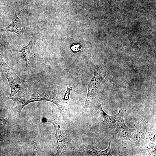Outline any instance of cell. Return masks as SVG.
<instances>
[{"instance_id":"cell-15","label":"cell","mask_w":156,"mask_h":156,"mask_svg":"<svg viewBox=\"0 0 156 156\" xmlns=\"http://www.w3.org/2000/svg\"><path fill=\"white\" fill-rule=\"evenodd\" d=\"M72 87L69 88L68 86L67 87V90L64 96V98L62 99L64 103H68L69 100V96L70 92L72 90Z\"/></svg>"},{"instance_id":"cell-5","label":"cell","mask_w":156,"mask_h":156,"mask_svg":"<svg viewBox=\"0 0 156 156\" xmlns=\"http://www.w3.org/2000/svg\"><path fill=\"white\" fill-rule=\"evenodd\" d=\"M42 101H49L56 104L59 108L61 115H64L66 110L65 107L60 105L57 99L50 93L44 91H38L31 94L30 98L26 99L23 107L31 103Z\"/></svg>"},{"instance_id":"cell-16","label":"cell","mask_w":156,"mask_h":156,"mask_svg":"<svg viewBox=\"0 0 156 156\" xmlns=\"http://www.w3.org/2000/svg\"><path fill=\"white\" fill-rule=\"evenodd\" d=\"M81 47L79 44H73L71 47V49L75 52H77L81 50Z\"/></svg>"},{"instance_id":"cell-8","label":"cell","mask_w":156,"mask_h":156,"mask_svg":"<svg viewBox=\"0 0 156 156\" xmlns=\"http://www.w3.org/2000/svg\"><path fill=\"white\" fill-rule=\"evenodd\" d=\"M18 51L22 54L26 63L25 69V71L31 65V63L35 55L36 48L35 41L33 36H32L29 43Z\"/></svg>"},{"instance_id":"cell-11","label":"cell","mask_w":156,"mask_h":156,"mask_svg":"<svg viewBox=\"0 0 156 156\" xmlns=\"http://www.w3.org/2000/svg\"><path fill=\"white\" fill-rule=\"evenodd\" d=\"M6 122L4 112L0 109V142L5 140L9 135L8 128L6 126Z\"/></svg>"},{"instance_id":"cell-7","label":"cell","mask_w":156,"mask_h":156,"mask_svg":"<svg viewBox=\"0 0 156 156\" xmlns=\"http://www.w3.org/2000/svg\"><path fill=\"white\" fill-rule=\"evenodd\" d=\"M11 8L14 12L15 15V18L14 21L7 27L0 29V31H10L15 33L20 36L23 38L29 36L30 34L26 30L25 24L23 19L18 18L15 10L9 5L3 4Z\"/></svg>"},{"instance_id":"cell-1","label":"cell","mask_w":156,"mask_h":156,"mask_svg":"<svg viewBox=\"0 0 156 156\" xmlns=\"http://www.w3.org/2000/svg\"><path fill=\"white\" fill-rule=\"evenodd\" d=\"M94 75L87 83L88 92L84 106H91L96 103L100 99L105 88L106 68L102 65L94 67Z\"/></svg>"},{"instance_id":"cell-12","label":"cell","mask_w":156,"mask_h":156,"mask_svg":"<svg viewBox=\"0 0 156 156\" xmlns=\"http://www.w3.org/2000/svg\"><path fill=\"white\" fill-rule=\"evenodd\" d=\"M139 149L141 152L145 155H156L155 143H149L148 144H145L143 146L139 147Z\"/></svg>"},{"instance_id":"cell-13","label":"cell","mask_w":156,"mask_h":156,"mask_svg":"<svg viewBox=\"0 0 156 156\" xmlns=\"http://www.w3.org/2000/svg\"><path fill=\"white\" fill-rule=\"evenodd\" d=\"M8 47V46L5 44H0V71L3 73L8 71L11 68L5 61L3 56L4 52Z\"/></svg>"},{"instance_id":"cell-3","label":"cell","mask_w":156,"mask_h":156,"mask_svg":"<svg viewBox=\"0 0 156 156\" xmlns=\"http://www.w3.org/2000/svg\"><path fill=\"white\" fill-rule=\"evenodd\" d=\"M125 112V110L122 108L114 116L116 121L115 129L121 139L122 146L126 148L129 145L135 129L129 128L125 124L124 120Z\"/></svg>"},{"instance_id":"cell-4","label":"cell","mask_w":156,"mask_h":156,"mask_svg":"<svg viewBox=\"0 0 156 156\" xmlns=\"http://www.w3.org/2000/svg\"><path fill=\"white\" fill-rule=\"evenodd\" d=\"M148 122L142 118L138 123L134 124L135 132L130 140V144L136 145L139 148L145 144L144 141L148 128Z\"/></svg>"},{"instance_id":"cell-10","label":"cell","mask_w":156,"mask_h":156,"mask_svg":"<svg viewBox=\"0 0 156 156\" xmlns=\"http://www.w3.org/2000/svg\"><path fill=\"white\" fill-rule=\"evenodd\" d=\"M97 106V112L103 118V122L106 123L109 128L115 130L116 121L114 115L111 116L106 113L103 110L100 104Z\"/></svg>"},{"instance_id":"cell-6","label":"cell","mask_w":156,"mask_h":156,"mask_svg":"<svg viewBox=\"0 0 156 156\" xmlns=\"http://www.w3.org/2000/svg\"><path fill=\"white\" fill-rule=\"evenodd\" d=\"M52 117L49 118L47 121L53 125L55 129V136L57 142V151L55 155L61 156L64 152H66L68 148V142L64 133L55 120L52 109Z\"/></svg>"},{"instance_id":"cell-14","label":"cell","mask_w":156,"mask_h":156,"mask_svg":"<svg viewBox=\"0 0 156 156\" xmlns=\"http://www.w3.org/2000/svg\"><path fill=\"white\" fill-rule=\"evenodd\" d=\"M145 139L150 140L151 141L155 142L156 141L155 132H147Z\"/></svg>"},{"instance_id":"cell-9","label":"cell","mask_w":156,"mask_h":156,"mask_svg":"<svg viewBox=\"0 0 156 156\" xmlns=\"http://www.w3.org/2000/svg\"><path fill=\"white\" fill-rule=\"evenodd\" d=\"M107 149L104 151H101L95 145H89L85 144L82 147L81 151L86 152L92 156H113L111 149V141Z\"/></svg>"},{"instance_id":"cell-2","label":"cell","mask_w":156,"mask_h":156,"mask_svg":"<svg viewBox=\"0 0 156 156\" xmlns=\"http://www.w3.org/2000/svg\"><path fill=\"white\" fill-rule=\"evenodd\" d=\"M4 73L10 88V94L6 100H12L16 105L21 99L27 98L28 92L36 81H27L21 79L11 68Z\"/></svg>"}]
</instances>
